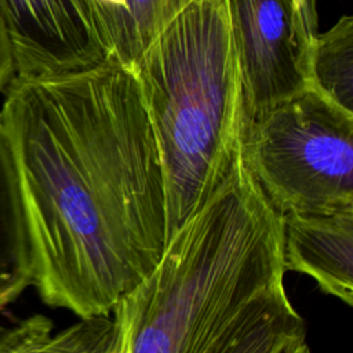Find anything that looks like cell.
Segmentation results:
<instances>
[{
	"label": "cell",
	"instance_id": "3",
	"mask_svg": "<svg viewBox=\"0 0 353 353\" xmlns=\"http://www.w3.org/2000/svg\"><path fill=\"white\" fill-rule=\"evenodd\" d=\"M131 69L163 168L167 239L229 174L245 97L229 0H189Z\"/></svg>",
	"mask_w": 353,
	"mask_h": 353
},
{
	"label": "cell",
	"instance_id": "5",
	"mask_svg": "<svg viewBox=\"0 0 353 353\" xmlns=\"http://www.w3.org/2000/svg\"><path fill=\"white\" fill-rule=\"evenodd\" d=\"M245 116L309 87L316 25L298 0H229Z\"/></svg>",
	"mask_w": 353,
	"mask_h": 353
},
{
	"label": "cell",
	"instance_id": "11",
	"mask_svg": "<svg viewBox=\"0 0 353 353\" xmlns=\"http://www.w3.org/2000/svg\"><path fill=\"white\" fill-rule=\"evenodd\" d=\"M117 345L119 330L110 314L80 317L57 334L43 314L10 328L0 325V353H112Z\"/></svg>",
	"mask_w": 353,
	"mask_h": 353
},
{
	"label": "cell",
	"instance_id": "12",
	"mask_svg": "<svg viewBox=\"0 0 353 353\" xmlns=\"http://www.w3.org/2000/svg\"><path fill=\"white\" fill-rule=\"evenodd\" d=\"M309 85L353 112V18L342 15L310 47Z\"/></svg>",
	"mask_w": 353,
	"mask_h": 353
},
{
	"label": "cell",
	"instance_id": "15",
	"mask_svg": "<svg viewBox=\"0 0 353 353\" xmlns=\"http://www.w3.org/2000/svg\"><path fill=\"white\" fill-rule=\"evenodd\" d=\"M112 353H120V338H119V345H117V347H116Z\"/></svg>",
	"mask_w": 353,
	"mask_h": 353
},
{
	"label": "cell",
	"instance_id": "8",
	"mask_svg": "<svg viewBox=\"0 0 353 353\" xmlns=\"http://www.w3.org/2000/svg\"><path fill=\"white\" fill-rule=\"evenodd\" d=\"M303 338L305 321L279 285L245 303L196 353H280Z\"/></svg>",
	"mask_w": 353,
	"mask_h": 353
},
{
	"label": "cell",
	"instance_id": "9",
	"mask_svg": "<svg viewBox=\"0 0 353 353\" xmlns=\"http://www.w3.org/2000/svg\"><path fill=\"white\" fill-rule=\"evenodd\" d=\"M33 283V250L14 153L0 120V312Z\"/></svg>",
	"mask_w": 353,
	"mask_h": 353
},
{
	"label": "cell",
	"instance_id": "14",
	"mask_svg": "<svg viewBox=\"0 0 353 353\" xmlns=\"http://www.w3.org/2000/svg\"><path fill=\"white\" fill-rule=\"evenodd\" d=\"M280 353H312V352H310V347L306 342V338H303V339L292 342L291 345L284 347Z\"/></svg>",
	"mask_w": 353,
	"mask_h": 353
},
{
	"label": "cell",
	"instance_id": "7",
	"mask_svg": "<svg viewBox=\"0 0 353 353\" xmlns=\"http://www.w3.org/2000/svg\"><path fill=\"white\" fill-rule=\"evenodd\" d=\"M283 268L353 305V205L323 214L281 216Z\"/></svg>",
	"mask_w": 353,
	"mask_h": 353
},
{
	"label": "cell",
	"instance_id": "6",
	"mask_svg": "<svg viewBox=\"0 0 353 353\" xmlns=\"http://www.w3.org/2000/svg\"><path fill=\"white\" fill-rule=\"evenodd\" d=\"M14 74L80 70L108 59L90 0H0Z\"/></svg>",
	"mask_w": 353,
	"mask_h": 353
},
{
	"label": "cell",
	"instance_id": "13",
	"mask_svg": "<svg viewBox=\"0 0 353 353\" xmlns=\"http://www.w3.org/2000/svg\"><path fill=\"white\" fill-rule=\"evenodd\" d=\"M14 76V66H12V57L10 50V43L7 39L4 21L0 11V94L4 92L7 84Z\"/></svg>",
	"mask_w": 353,
	"mask_h": 353
},
{
	"label": "cell",
	"instance_id": "2",
	"mask_svg": "<svg viewBox=\"0 0 353 353\" xmlns=\"http://www.w3.org/2000/svg\"><path fill=\"white\" fill-rule=\"evenodd\" d=\"M284 276L281 216L239 153L222 183L167 239L153 269L113 307L120 353H196Z\"/></svg>",
	"mask_w": 353,
	"mask_h": 353
},
{
	"label": "cell",
	"instance_id": "4",
	"mask_svg": "<svg viewBox=\"0 0 353 353\" xmlns=\"http://www.w3.org/2000/svg\"><path fill=\"white\" fill-rule=\"evenodd\" d=\"M239 153L280 216L353 205V112L310 85L247 114Z\"/></svg>",
	"mask_w": 353,
	"mask_h": 353
},
{
	"label": "cell",
	"instance_id": "1",
	"mask_svg": "<svg viewBox=\"0 0 353 353\" xmlns=\"http://www.w3.org/2000/svg\"><path fill=\"white\" fill-rule=\"evenodd\" d=\"M8 137L41 301L80 317L110 314L167 243L156 137L131 68L105 59L57 74H14Z\"/></svg>",
	"mask_w": 353,
	"mask_h": 353
},
{
	"label": "cell",
	"instance_id": "10",
	"mask_svg": "<svg viewBox=\"0 0 353 353\" xmlns=\"http://www.w3.org/2000/svg\"><path fill=\"white\" fill-rule=\"evenodd\" d=\"M109 59L128 68L189 0H90Z\"/></svg>",
	"mask_w": 353,
	"mask_h": 353
}]
</instances>
